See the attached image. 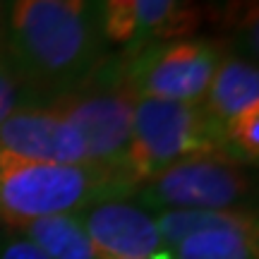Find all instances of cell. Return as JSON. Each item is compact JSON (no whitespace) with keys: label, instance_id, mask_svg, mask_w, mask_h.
Masks as SVG:
<instances>
[{"label":"cell","instance_id":"obj_7","mask_svg":"<svg viewBox=\"0 0 259 259\" xmlns=\"http://www.w3.org/2000/svg\"><path fill=\"white\" fill-rule=\"evenodd\" d=\"M0 151L44 163L87 166L79 132L44 103L24 106L0 125Z\"/></svg>","mask_w":259,"mask_h":259},{"label":"cell","instance_id":"obj_3","mask_svg":"<svg viewBox=\"0 0 259 259\" xmlns=\"http://www.w3.org/2000/svg\"><path fill=\"white\" fill-rule=\"evenodd\" d=\"M44 106L79 132L87 149V166L99 168L135 190L125 178L135 96L122 79V60L108 58L92 79Z\"/></svg>","mask_w":259,"mask_h":259},{"label":"cell","instance_id":"obj_12","mask_svg":"<svg viewBox=\"0 0 259 259\" xmlns=\"http://www.w3.org/2000/svg\"><path fill=\"white\" fill-rule=\"evenodd\" d=\"M22 233L48 259H99L84 233L79 216L74 213L36 219L27 223Z\"/></svg>","mask_w":259,"mask_h":259},{"label":"cell","instance_id":"obj_5","mask_svg":"<svg viewBox=\"0 0 259 259\" xmlns=\"http://www.w3.org/2000/svg\"><path fill=\"white\" fill-rule=\"evenodd\" d=\"M223 56V46L211 38L149 44L135 56L120 58L122 79L137 99L202 103Z\"/></svg>","mask_w":259,"mask_h":259},{"label":"cell","instance_id":"obj_4","mask_svg":"<svg viewBox=\"0 0 259 259\" xmlns=\"http://www.w3.org/2000/svg\"><path fill=\"white\" fill-rule=\"evenodd\" d=\"M221 151V130L202 103L137 99L132 108V135L125 156V178L144 185L161 170L194 154Z\"/></svg>","mask_w":259,"mask_h":259},{"label":"cell","instance_id":"obj_9","mask_svg":"<svg viewBox=\"0 0 259 259\" xmlns=\"http://www.w3.org/2000/svg\"><path fill=\"white\" fill-rule=\"evenodd\" d=\"M254 106H259L257 63L238 53H226L204 94L202 108L213 125L221 130L228 120Z\"/></svg>","mask_w":259,"mask_h":259},{"label":"cell","instance_id":"obj_15","mask_svg":"<svg viewBox=\"0 0 259 259\" xmlns=\"http://www.w3.org/2000/svg\"><path fill=\"white\" fill-rule=\"evenodd\" d=\"M0 259H48V257L38 250L36 245H31L27 238H15V240H10L3 247Z\"/></svg>","mask_w":259,"mask_h":259},{"label":"cell","instance_id":"obj_13","mask_svg":"<svg viewBox=\"0 0 259 259\" xmlns=\"http://www.w3.org/2000/svg\"><path fill=\"white\" fill-rule=\"evenodd\" d=\"M173 259H257L254 231H204L173 247Z\"/></svg>","mask_w":259,"mask_h":259},{"label":"cell","instance_id":"obj_1","mask_svg":"<svg viewBox=\"0 0 259 259\" xmlns=\"http://www.w3.org/2000/svg\"><path fill=\"white\" fill-rule=\"evenodd\" d=\"M108 51L101 0H5L3 53L38 103L92 79Z\"/></svg>","mask_w":259,"mask_h":259},{"label":"cell","instance_id":"obj_16","mask_svg":"<svg viewBox=\"0 0 259 259\" xmlns=\"http://www.w3.org/2000/svg\"><path fill=\"white\" fill-rule=\"evenodd\" d=\"M3 27H5V0H0V53H3Z\"/></svg>","mask_w":259,"mask_h":259},{"label":"cell","instance_id":"obj_6","mask_svg":"<svg viewBox=\"0 0 259 259\" xmlns=\"http://www.w3.org/2000/svg\"><path fill=\"white\" fill-rule=\"evenodd\" d=\"M250 176L245 163L223 151H204L178 161L139 190L142 209H245L250 197Z\"/></svg>","mask_w":259,"mask_h":259},{"label":"cell","instance_id":"obj_10","mask_svg":"<svg viewBox=\"0 0 259 259\" xmlns=\"http://www.w3.org/2000/svg\"><path fill=\"white\" fill-rule=\"evenodd\" d=\"M137 3V41L130 56L149 44L190 38L202 24L197 0H135Z\"/></svg>","mask_w":259,"mask_h":259},{"label":"cell","instance_id":"obj_17","mask_svg":"<svg viewBox=\"0 0 259 259\" xmlns=\"http://www.w3.org/2000/svg\"><path fill=\"white\" fill-rule=\"evenodd\" d=\"M147 259H173V254H170V250H166V252H158V254H154V257H147Z\"/></svg>","mask_w":259,"mask_h":259},{"label":"cell","instance_id":"obj_14","mask_svg":"<svg viewBox=\"0 0 259 259\" xmlns=\"http://www.w3.org/2000/svg\"><path fill=\"white\" fill-rule=\"evenodd\" d=\"M34 103H38L36 96L22 82V77L10 65L5 53H0V125L15 111L24 108V106H34Z\"/></svg>","mask_w":259,"mask_h":259},{"label":"cell","instance_id":"obj_2","mask_svg":"<svg viewBox=\"0 0 259 259\" xmlns=\"http://www.w3.org/2000/svg\"><path fill=\"white\" fill-rule=\"evenodd\" d=\"M127 192L125 183L99 168L44 163L0 151V221L15 231L36 219L84 211Z\"/></svg>","mask_w":259,"mask_h":259},{"label":"cell","instance_id":"obj_8","mask_svg":"<svg viewBox=\"0 0 259 259\" xmlns=\"http://www.w3.org/2000/svg\"><path fill=\"white\" fill-rule=\"evenodd\" d=\"M79 221L99 259H147L166 252L156 219L137 204L120 199L96 202L84 209Z\"/></svg>","mask_w":259,"mask_h":259},{"label":"cell","instance_id":"obj_11","mask_svg":"<svg viewBox=\"0 0 259 259\" xmlns=\"http://www.w3.org/2000/svg\"><path fill=\"white\" fill-rule=\"evenodd\" d=\"M158 235L166 245V250L176 247L180 240H185L194 233L204 231H254L257 216L247 209H226V211H211V209H168L158 211L156 219Z\"/></svg>","mask_w":259,"mask_h":259}]
</instances>
